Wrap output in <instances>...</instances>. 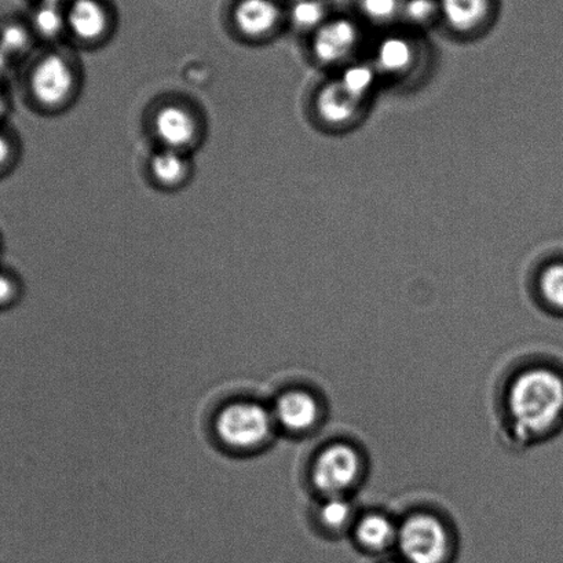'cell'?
<instances>
[{"label":"cell","mask_w":563,"mask_h":563,"mask_svg":"<svg viewBox=\"0 0 563 563\" xmlns=\"http://www.w3.org/2000/svg\"><path fill=\"white\" fill-rule=\"evenodd\" d=\"M508 402L519 429L544 433L563 417V378L550 369L525 372L512 385Z\"/></svg>","instance_id":"cell-1"},{"label":"cell","mask_w":563,"mask_h":563,"mask_svg":"<svg viewBox=\"0 0 563 563\" xmlns=\"http://www.w3.org/2000/svg\"><path fill=\"white\" fill-rule=\"evenodd\" d=\"M271 431V413L260 404H232L223 409L217 420V433L223 444L236 450H251L261 445Z\"/></svg>","instance_id":"cell-2"},{"label":"cell","mask_w":563,"mask_h":563,"mask_svg":"<svg viewBox=\"0 0 563 563\" xmlns=\"http://www.w3.org/2000/svg\"><path fill=\"white\" fill-rule=\"evenodd\" d=\"M397 544L409 563H441L448 551V534L439 519L415 516L398 528Z\"/></svg>","instance_id":"cell-3"},{"label":"cell","mask_w":563,"mask_h":563,"mask_svg":"<svg viewBox=\"0 0 563 563\" xmlns=\"http://www.w3.org/2000/svg\"><path fill=\"white\" fill-rule=\"evenodd\" d=\"M75 86L74 70L62 56L51 54L36 64L31 75V91L42 107L56 108L68 100Z\"/></svg>","instance_id":"cell-4"},{"label":"cell","mask_w":563,"mask_h":563,"mask_svg":"<svg viewBox=\"0 0 563 563\" xmlns=\"http://www.w3.org/2000/svg\"><path fill=\"white\" fill-rule=\"evenodd\" d=\"M360 459L347 445L336 444L321 453L314 464L313 479L317 488L335 496L347 489L357 478Z\"/></svg>","instance_id":"cell-5"},{"label":"cell","mask_w":563,"mask_h":563,"mask_svg":"<svg viewBox=\"0 0 563 563\" xmlns=\"http://www.w3.org/2000/svg\"><path fill=\"white\" fill-rule=\"evenodd\" d=\"M357 25L349 19L325 21L316 31L313 52L322 64H338L353 53L358 43Z\"/></svg>","instance_id":"cell-6"},{"label":"cell","mask_w":563,"mask_h":563,"mask_svg":"<svg viewBox=\"0 0 563 563\" xmlns=\"http://www.w3.org/2000/svg\"><path fill=\"white\" fill-rule=\"evenodd\" d=\"M156 135L167 150L178 151L180 147L192 144L198 129H196L192 113L183 107H163L155 117Z\"/></svg>","instance_id":"cell-7"},{"label":"cell","mask_w":563,"mask_h":563,"mask_svg":"<svg viewBox=\"0 0 563 563\" xmlns=\"http://www.w3.org/2000/svg\"><path fill=\"white\" fill-rule=\"evenodd\" d=\"M319 404L305 391H288L278 398L275 415L277 422L289 431L313 428L319 419Z\"/></svg>","instance_id":"cell-8"},{"label":"cell","mask_w":563,"mask_h":563,"mask_svg":"<svg viewBox=\"0 0 563 563\" xmlns=\"http://www.w3.org/2000/svg\"><path fill=\"white\" fill-rule=\"evenodd\" d=\"M280 15L275 0H242L234 12V20L244 35L262 36L275 29Z\"/></svg>","instance_id":"cell-9"},{"label":"cell","mask_w":563,"mask_h":563,"mask_svg":"<svg viewBox=\"0 0 563 563\" xmlns=\"http://www.w3.org/2000/svg\"><path fill=\"white\" fill-rule=\"evenodd\" d=\"M67 24L79 40L92 42L106 34L108 15L97 0H75L67 13Z\"/></svg>","instance_id":"cell-10"},{"label":"cell","mask_w":563,"mask_h":563,"mask_svg":"<svg viewBox=\"0 0 563 563\" xmlns=\"http://www.w3.org/2000/svg\"><path fill=\"white\" fill-rule=\"evenodd\" d=\"M361 103L363 101L344 90L338 80L327 85L317 98V109L321 119L331 124H343L353 120L357 117Z\"/></svg>","instance_id":"cell-11"},{"label":"cell","mask_w":563,"mask_h":563,"mask_svg":"<svg viewBox=\"0 0 563 563\" xmlns=\"http://www.w3.org/2000/svg\"><path fill=\"white\" fill-rule=\"evenodd\" d=\"M440 15L452 30H477L488 18L490 0H439Z\"/></svg>","instance_id":"cell-12"},{"label":"cell","mask_w":563,"mask_h":563,"mask_svg":"<svg viewBox=\"0 0 563 563\" xmlns=\"http://www.w3.org/2000/svg\"><path fill=\"white\" fill-rule=\"evenodd\" d=\"M398 529L389 518L379 516V514H371L361 519L357 525V539L365 549L380 551L387 549L393 541H397Z\"/></svg>","instance_id":"cell-13"},{"label":"cell","mask_w":563,"mask_h":563,"mask_svg":"<svg viewBox=\"0 0 563 563\" xmlns=\"http://www.w3.org/2000/svg\"><path fill=\"white\" fill-rule=\"evenodd\" d=\"M413 59L411 43L404 37L389 36L376 48V67L387 74H401Z\"/></svg>","instance_id":"cell-14"},{"label":"cell","mask_w":563,"mask_h":563,"mask_svg":"<svg viewBox=\"0 0 563 563\" xmlns=\"http://www.w3.org/2000/svg\"><path fill=\"white\" fill-rule=\"evenodd\" d=\"M151 169L158 184L175 186L183 183L188 173V164L178 151L166 150L153 156Z\"/></svg>","instance_id":"cell-15"},{"label":"cell","mask_w":563,"mask_h":563,"mask_svg":"<svg viewBox=\"0 0 563 563\" xmlns=\"http://www.w3.org/2000/svg\"><path fill=\"white\" fill-rule=\"evenodd\" d=\"M327 7L324 0H295L289 19L300 31L319 30L325 23Z\"/></svg>","instance_id":"cell-16"},{"label":"cell","mask_w":563,"mask_h":563,"mask_svg":"<svg viewBox=\"0 0 563 563\" xmlns=\"http://www.w3.org/2000/svg\"><path fill=\"white\" fill-rule=\"evenodd\" d=\"M375 69L371 68L369 65L355 64L343 70L339 84L342 85L344 90H347L350 95L357 98L360 101H364L365 97L375 86Z\"/></svg>","instance_id":"cell-17"},{"label":"cell","mask_w":563,"mask_h":563,"mask_svg":"<svg viewBox=\"0 0 563 563\" xmlns=\"http://www.w3.org/2000/svg\"><path fill=\"white\" fill-rule=\"evenodd\" d=\"M402 3L404 0H358L361 13L376 24L401 19Z\"/></svg>","instance_id":"cell-18"},{"label":"cell","mask_w":563,"mask_h":563,"mask_svg":"<svg viewBox=\"0 0 563 563\" xmlns=\"http://www.w3.org/2000/svg\"><path fill=\"white\" fill-rule=\"evenodd\" d=\"M440 15L439 0H404L401 19L415 26H424L433 23Z\"/></svg>","instance_id":"cell-19"},{"label":"cell","mask_w":563,"mask_h":563,"mask_svg":"<svg viewBox=\"0 0 563 563\" xmlns=\"http://www.w3.org/2000/svg\"><path fill=\"white\" fill-rule=\"evenodd\" d=\"M67 15L58 9L57 3H45L34 14V26L41 35L54 37L62 34Z\"/></svg>","instance_id":"cell-20"},{"label":"cell","mask_w":563,"mask_h":563,"mask_svg":"<svg viewBox=\"0 0 563 563\" xmlns=\"http://www.w3.org/2000/svg\"><path fill=\"white\" fill-rule=\"evenodd\" d=\"M540 289L552 308L563 310V264L547 267L540 278Z\"/></svg>","instance_id":"cell-21"},{"label":"cell","mask_w":563,"mask_h":563,"mask_svg":"<svg viewBox=\"0 0 563 563\" xmlns=\"http://www.w3.org/2000/svg\"><path fill=\"white\" fill-rule=\"evenodd\" d=\"M29 32L19 24H8L0 29V51L7 56L23 53L29 46Z\"/></svg>","instance_id":"cell-22"},{"label":"cell","mask_w":563,"mask_h":563,"mask_svg":"<svg viewBox=\"0 0 563 563\" xmlns=\"http://www.w3.org/2000/svg\"><path fill=\"white\" fill-rule=\"evenodd\" d=\"M352 516V507L341 497L332 496L321 508L322 522L330 528H341L349 522Z\"/></svg>","instance_id":"cell-23"},{"label":"cell","mask_w":563,"mask_h":563,"mask_svg":"<svg viewBox=\"0 0 563 563\" xmlns=\"http://www.w3.org/2000/svg\"><path fill=\"white\" fill-rule=\"evenodd\" d=\"M18 295V284L7 272L0 271V308H7Z\"/></svg>","instance_id":"cell-24"},{"label":"cell","mask_w":563,"mask_h":563,"mask_svg":"<svg viewBox=\"0 0 563 563\" xmlns=\"http://www.w3.org/2000/svg\"><path fill=\"white\" fill-rule=\"evenodd\" d=\"M10 158H12V144L7 135L0 133V169L8 166Z\"/></svg>","instance_id":"cell-25"},{"label":"cell","mask_w":563,"mask_h":563,"mask_svg":"<svg viewBox=\"0 0 563 563\" xmlns=\"http://www.w3.org/2000/svg\"><path fill=\"white\" fill-rule=\"evenodd\" d=\"M8 56L2 51H0V80H2L4 70H7L8 67Z\"/></svg>","instance_id":"cell-26"},{"label":"cell","mask_w":563,"mask_h":563,"mask_svg":"<svg viewBox=\"0 0 563 563\" xmlns=\"http://www.w3.org/2000/svg\"><path fill=\"white\" fill-rule=\"evenodd\" d=\"M8 102L4 100L2 92H0V118L3 117L4 112H7Z\"/></svg>","instance_id":"cell-27"},{"label":"cell","mask_w":563,"mask_h":563,"mask_svg":"<svg viewBox=\"0 0 563 563\" xmlns=\"http://www.w3.org/2000/svg\"><path fill=\"white\" fill-rule=\"evenodd\" d=\"M59 0H45V3H58Z\"/></svg>","instance_id":"cell-28"}]
</instances>
